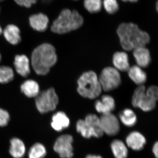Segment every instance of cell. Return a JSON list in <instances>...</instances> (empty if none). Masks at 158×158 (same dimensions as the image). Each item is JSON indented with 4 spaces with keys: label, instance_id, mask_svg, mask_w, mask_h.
Returning <instances> with one entry per match:
<instances>
[{
    "label": "cell",
    "instance_id": "6da1fadb",
    "mask_svg": "<svg viewBox=\"0 0 158 158\" xmlns=\"http://www.w3.org/2000/svg\"><path fill=\"white\" fill-rule=\"evenodd\" d=\"M117 33L122 47L126 51L145 47L150 39L147 33L133 23H122L118 26Z\"/></svg>",
    "mask_w": 158,
    "mask_h": 158
},
{
    "label": "cell",
    "instance_id": "7a4b0ae2",
    "mask_svg": "<svg viewBox=\"0 0 158 158\" xmlns=\"http://www.w3.org/2000/svg\"><path fill=\"white\" fill-rule=\"evenodd\" d=\"M57 56L53 46L44 43L34 49L31 56V63L34 71L39 75H46L56 63Z\"/></svg>",
    "mask_w": 158,
    "mask_h": 158
},
{
    "label": "cell",
    "instance_id": "3957f363",
    "mask_svg": "<svg viewBox=\"0 0 158 158\" xmlns=\"http://www.w3.org/2000/svg\"><path fill=\"white\" fill-rule=\"evenodd\" d=\"M83 23V18L78 11L64 9L53 23L51 26V31L56 34H66L79 29Z\"/></svg>",
    "mask_w": 158,
    "mask_h": 158
},
{
    "label": "cell",
    "instance_id": "277c9868",
    "mask_svg": "<svg viewBox=\"0 0 158 158\" xmlns=\"http://www.w3.org/2000/svg\"><path fill=\"white\" fill-rule=\"evenodd\" d=\"M158 97V89L156 86H151L146 90L144 85H139L133 94L132 103L135 107L148 112L155 108Z\"/></svg>",
    "mask_w": 158,
    "mask_h": 158
},
{
    "label": "cell",
    "instance_id": "5b68a950",
    "mask_svg": "<svg viewBox=\"0 0 158 158\" xmlns=\"http://www.w3.org/2000/svg\"><path fill=\"white\" fill-rule=\"evenodd\" d=\"M77 91L83 97L94 99L101 93V85L97 75L94 72H87L83 73L77 81Z\"/></svg>",
    "mask_w": 158,
    "mask_h": 158
},
{
    "label": "cell",
    "instance_id": "8992f818",
    "mask_svg": "<svg viewBox=\"0 0 158 158\" xmlns=\"http://www.w3.org/2000/svg\"><path fill=\"white\" fill-rule=\"evenodd\" d=\"M36 106L41 113L54 111L59 103V98L53 88L39 93L36 97Z\"/></svg>",
    "mask_w": 158,
    "mask_h": 158
},
{
    "label": "cell",
    "instance_id": "52a82bcc",
    "mask_svg": "<svg viewBox=\"0 0 158 158\" xmlns=\"http://www.w3.org/2000/svg\"><path fill=\"white\" fill-rule=\"evenodd\" d=\"M98 80L102 89L106 91L116 89L121 83V77L118 71L111 67H106L102 71Z\"/></svg>",
    "mask_w": 158,
    "mask_h": 158
},
{
    "label": "cell",
    "instance_id": "ba28073f",
    "mask_svg": "<svg viewBox=\"0 0 158 158\" xmlns=\"http://www.w3.org/2000/svg\"><path fill=\"white\" fill-rule=\"evenodd\" d=\"M73 141L70 135H62L57 139L54 145V150L61 158H71L73 156Z\"/></svg>",
    "mask_w": 158,
    "mask_h": 158
},
{
    "label": "cell",
    "instance_id": "9c48e42d",
    "mask_svg": "<svg viewBox=\"0 0 158 158\" xmlns=\"http://www.w3.org/2000/svg\"><path fill=\"white\" fill-rule=\"evenodd\" d=\"M99 119L104 133L108 135L114 136L119 132V122L115 115L111 113L102 114Z\"/></svg>",
    "mask_w": 158,
    "mask_h": 158
},
{
    "label": "cell",
    "instance_id": "30bf717a",
    "mask_svg": "<svg viewBox=\"0 0 158 158\" xmlns=\"http://www.w3.org/2000/svg\"><path fill=\"white\" fill-rule=\"evenodd\" d=\"M29 20L31 27L38 32H44L48 27V18L43 13L32 15L29 17Z\"/></svg>",
    "mask_w": 158,
    "mask_h": 158
},
{
    "label": "cell",
    "instance_id": "8fae6325",
    "mask_svg": "<svg viewBox=\"0 0 158 158\" xmlns=\"http://www.w3.org/2000/svg\"><path fill=\"white\" fill-rule=\"evenodd\" d=\"M126 141L127 146L135 151H140L143 149L146 143L144 136L137 131L130 133L127 137Z\"/></svg>",
    "mask_w": 158,
    "mask_h": 158
},
{
    "label": "cell",
    "instance_id": "7c38bea8",
    "mask_svg": "<svg viewBox=\"0 0 158 158\" xmlns=\"http://www.w3.org/2000/svg\"><path fill=\"white\" fill-rule=\"evenodd\" d=\"M14 65L16 71L21 76L25 77L30 74V62L27 56L17 55L15 58Z\"/></svg>",
    "mask_w": 158,
    "mask_h": 158
},
{
    "label": "cell",
    "instance_id": "4fadbf2b",
    "mask_svg": "<svg viewBox=\"0 0 158 158\" xmlns=\"http://www.w3.org/2000/svg\"><path fill=\"white\" fill-rule=\"evenodd\" d=\"M95 108L98 112L102 114L111 113L115 108V101L110 95H104L101 100L97 101Z\"/></svg>",
    "mask_w": 158,
    "mask_h": 158
},
{
    "label": "cell",
    "instance_id": "5bb4252c",
    "mask_svg": "<svg viewBox=\"0 0 158 158\" xmlns=\"http://www.w3.org/2000/svg\"><path fill=\"white\" fill-rule=\"evenodd\" d=\"M70 124V120L64 112H58L52 117L51 126L55 131L60 132L67 128Z\"/></svg>",
    "mask_w": 158,
    "mask_h": 158
},
{
    "label": "cell",
    "instance_id": "9a60e30c",
    "mask_svg": "<svg viewBox=\"0 0 158 158\" xmlns=\"http://www.w3.org/2000/svg\"><path fill=\"white\" fill-rule=\"evenodd\" d=\"M3 32L5 39L12 45L17 44L21 40L20 31L18 27L15 25H8Z\"/></svg>",
    "mask_w": 158,
    "mask_h": 158
},
{
    "label": "cell",
    "instance_id": "2e32d148",
    "mask_svg": "<svg viewBox=\"0 0 158 158\" xmlns=\"http://www.w3.org/2000/svg\"><path fill=\"white\" fill-rule=\"evenodd\" d=\"M133 55L137 64L139 67L145 68L149 65L151 62L150 52L145 47L138 48L134 50Z\"/></svg>",
    "mask_w": 158,
    "mask_h": 158
},
{
    "label": "cell",
    "instance_id": "e0dca14e",
    "mask_svg": "<svg viewBox=\"0 0 158 158\" xmlns=\"http://www.w3.org/2000/svg\"><path fill=\"white\" fill-rule=\"evenodd\" d=\"M93 133V137L100 138L104 132L101 125L99 118L94 114H89L85 119Z\"/></svg>",
    "mask_w": 158,
    "mask_h": 158
},
{
    "label": "cell",
    "instance_id": "ac0fdd59",
    "mask_svg": "<svg viewBox=\"0 0 158 158\" xmlns=\"http://www.w3.org/2000/svg\"><path fill=\"white\" fill-rule=\"evenodd\" d=\"M113 63L116 69L121 71H128L130 65L128 57L124 52H117L113 55Z\"/></svg>",
    "mask_w": 158,
    "mask_h": 158
},
{
    "label": "cell",
    "instance_id": "d6986e66",
    "mask_svg": "<svg viewBox=\"0 0 158 158\" xmlns=\"http://www.w3.org/2000/svg\"><path fill=\"white\" fill-rule=\"evenodd\" d=\"M128 72L130 79L137 85H141L146 82L147 75L145 72L138 65H134L130 67Z\"/></svg>",
    "mask_w": 158,
    "mask_h": 158
},
{
    "label": "cell",
    "instance_id": "ffe728a7",
    "mask_svg": "<svg viewBox=\"0 0 158 158\" xmlns=\"http://www.w3.org/2000/svg\"><path fill=\"white\" fill-rule=\"evenodd\" d=\"M9 152L15 158H22L24 156L26 147L23 141L17 138H14L10 141Z\"/></svg>",
    "mask_w": 158,
    "mask_h": 158
},
{
    "label": "cell",
    "instance_id": "44dd1931",
    "mask_svg": "<svg viewBox=\"0 0 158 158\" xmlns=\"http://www.w3.org/2000/svg\"><path fill=\"white\" fill-rule=\"evenodd\" d=\"M21 90L27 97H36L39 93V86L35 81L27 80L21 86Z\"/></svg>",
    "mask_w": 158,
    "mask_h": 158
},
{
    "label": "cell",
    "instance_id": "7402d4cb",
    "mask_svg": "<svg viewBox=\"0 0 158 158\" xmlns=\"http://www.w3.org/2000/svg\"><path fill=\"white\" fill-rule=\"evenodd\" d=\"M111 148L115 158H127V148L121 140H114L111 143Z\"/></svg>",
    "mask_w": 158,
    "mask_h": 158
},
{
    "label": "cell",
    "instance_id": "603a6c76",
    "mask_svg": "<svg viewBox=\"0 0 158 158\" xmlns=\"http://www.w3.org/2000/svg\"><path fill=\"white\" fill-rule=\"evenodd\" d=\"M119 118L122 123L129 127L134 126L137 123V116L131 109L123 110L119 114Z\"/></svg>",
    "mask_w": 158,
    "mask_h": 158
},
{
    "label": "cell",
    "instance_id": "cb8c5ba5",
    "mask_svg": "<svg viewBox=\"0 0 158 158\" xmlns=\"http://www.w3.org/2000/svg\"><path fill=\"white\" fill-rule=\"evenodd\" d=\"M46 154V150L43 144L36 143L31 147L29 151V158H43Z\"/></svg>",
    "mask_w": 158,
    "mask_h": 158
},
{
    "label": "cell",
    "instance_id": "d4e9b609",
    "mask_svg": "<svg viewBox=\"0 0 158 158\" xmlns=\"http://www.w3.org/2000/svg\"><path fill=\"white\" fill-rule=\"evenodd\" d=\"M76 129L77 131L80 133L84 138L88 139L93 137L92 131L85 120L80 119L77 121Z\"/></svg>",
    "mask_w": 158,
    "mask_h": 158
},
{
    "label": "cell",
    "instance_id": "484cf974",
    "mask_svg": "<svg viewBox=\"0 0 158 158\" xmlns=\"http://www.w3.org/2000/svg\"><path fill=\"white\" fill-rule=\"evenodd\" d=\"M13 69L9 66H0V83L6 84L14 78Z\"/></svg>",
    "mask_w": 158,
    "mask_h": 158
},
{
    "label": "cell",
    "instance_id": "4316f807",
    "mask_svg": "<svg viewBox=\"0 0 158 158\" xmlns=\"http://www.w3.org/2000/svg\"><path fill=\"white\" fill-rule=\"evenodd\" d=\"M84 5L90 13H97L101 10L102 2V0H84Z\"/></svg>",
    "mask_w": 158,
    "mask_h": 158
},
{
    "label": "cell",
    "instance_id": "83f0119b",
    "mask_svg": "<svg viewBox=\"0 0 158 158\" xmlns=\"http://www.w3.org/2000/svg\"><path fill=\"white\" fill-rule=\"evenodd\" d=\"M102 4L105 10L109 14H115L119 9L117 0H103Z\"/></svg>",
    "mask_w": 158,
    "mask_h": 158
},
{
    "label": "cell",
    "instance_id": "f1b7e54d",
    "mask_svg": "<svg viewBox=\"0 0 158 158\" xmlns=\"http://www.w3.org/2000/svg\"><path fill=\"white\" fill-rule=\"evenodd\" d=\"M10 119L9 113L6 110L0 108V126H6Z\"/></svg>",
    "mask_w": 158,
    "mask_h": 158
},
{
    "label": "cell",
    "instance_id": "f546056e",
    "mask_svg": "<svg viewBox=\"0 0 158 158\" xmlns=\"http://www.w3.org/2000/svg\"><path fill=\"white\" fill-rule=\"evenodd\" d=\"M18 5L26 8H30L36 4L38 0H14Z\"/></svg>",
    "mask_w": 158,
    "mask_h": 158
},
{
    "label": "cell",
    "instance_id": "4dcf8cb0",
    "mask_svg": "<svg viewBox=\"0 0 158 158\" xmlns=\"http://www.w3.org/2000/svg\"><path fill=\"white\" fill-rule=\"evenodd\" d=\"M152 152L154 155L155 156L156 158L158 157V142H156V143L154 144L153 147L152 148Z\"/></svg>",
    "mask_w": 158,
    "mask_h": 158
},
{
    "label": "cell",
    "instance_id": "1f68e13d",
    "mask_svg": "<svg viewBox=\"0 0 158 158\" xmlns=\"http://www.w3.org/2000/svg\"><path fill=\"white\" fill-rule=\"evenodd\" d=\"M85 158H102L101 156L92 155H89L86 156Z\"/></svg>",
    "mask_w": 158,
    "mask_h": 158
},
{
    "label": "cell",
    "instance_id": "d6a6232c",
    "mask_svg": "<svg viewBox=\"0 0 158 158\" xmlns=\"http://www.w3.org/2000/svg\"><path fill=\"white\" fill-rule=\"evenodd\" d=\"M122 1L124 2H137L138 0H122Z\"/></svg>",
    "mask_w": 158,
    "mask_h": 158
},
{
    "label": "cell",
    "instance_id": "836d02e7",
    "mask_svg": "<svg viewBox=\"0 0 158 158\" xmlns=\"http://www.w3.org/2000/svg\"><path fill=\"white\" fill-rule=\"evenodd\" d=\"M2 27H1V26H0V35H1V34H2Z\"/></svg>",
    "mask_w": 158,
    "mask_h": 158
},
{
    "label": "cell",
    "instance_id": "e575fe53",
    "mask_svg": "<svg viewBox=\"0 0 158 158\" xmlns=\"http://www.w3.org/2000/svg\"><path fill=\"white\" fill-rule=\"evenodd\" d=\"M156 8L157 10H158V3H156Z\"/></svg>",
    "mask_w": 158,
    "mask_h": 158
},
{
    "label": "cell",
    "instance_id": "d590c367",
    "mask_svg": "<svg viewBox=\"0 0 158 158\" xmlns=\"http://www.w3.org/2000/svg\"><path fill=\"white\" fill-rule=\"evenodd\" d=\"M44 1H46V2H49V1H52V0H44Z\"/></svg>",
    "mask_w": 158,
    "mask_h": 158
},
{
    "label": "cell",
    "instance_id": "8d00e7d4",
    "mask_svg": "<svg viewBox=\"0 0 158 158\" xmlns=\"http://www.w3.org/2000/svg\"><path fill=\"white\" fill-rule=\"evenodd\" d=\"M1 54H0V62H1Z\"/></svg>",
    "mask_w": 158,
    "mask_h": 158
},
{
    "label": "cell",
    "instance_id": "74e56055",
    "mask_svg": "<svg viewBox=\"0 0 158 158\" xmlns=\"http://www.w3.org/2000/svg\"><path fill=\"white\" fill-rule=\"evenodd\" d=\"M4 0H0V2H2V1H3Z\"/></svg>",
    "mask_w": 158,
    "mask_h": 158
},
{
    "label": "cell",
    "instance_id": "f35d334b",
    "mask_svg": "<svg viewBox=\"0 0 158 158\" xmlns=\"http://www.w3.org/2000/svg\"><path fill=\"white\" fill-rule=\"evenodd\" d=\"M0 11H1V9H0Z\"/></svg>",
    "mask_w": 158,
    "mask_h": 158
},
{
    "label": "cell",
    "instance_id": "ab89813d",
    "mask_svg": "<svg viewBox=\"0 0 158 158\" xmlns=\"http://www.w3.org/2000/svg\"></svg>",
    "mask_w": 158,
    "mask_h": 158
}]
</instances>
